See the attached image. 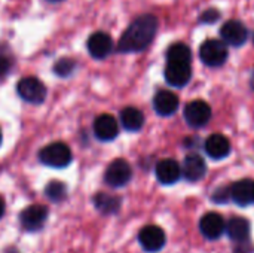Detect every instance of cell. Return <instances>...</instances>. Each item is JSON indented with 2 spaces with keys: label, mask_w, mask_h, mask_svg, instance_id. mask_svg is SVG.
Returning <instances> with one entry per match:
<instances>
[{
  "label": "cell",
  "mask_w": 254,
  "mask_h": 253,
  "mask_svg": "<svg viewBox=\"0 0 254 253\" xmlns=\"http://www.w3.org/2000/svg\"><path fill=\"white\" fill-rule=\"evenodd\" d=\"M158 30L156 16L146 13L134 19L119 39L118 51L122 54L144 51L153 40Z\"/></svg>",
  "instance_id": "1"
},
{
  "label": "cell",
  "mask_w": 254,
  "mask_h": 253,
  "mask_svg": "<svg viewBox=\"0 0 254 253\" xmlns=\"http://www.w3.org/2000/svg\"><path fill=\"white\" fill-rule=\"evenodd\" d=\"M39 160L42 164L51 167V169H65L71 160V151L70 148L63 142H54L46 145L39 152Z\"/></svg>",
  "instance_id": "2"
},
{
  "label": "cell",
  "mask_w": 254,
  "mask_h": 253,
  "mask_svg": "<svg viewBox=\"0 0 254 253\" xmlns=\"http://www.w3.org/2000/svg\"><path fill=\"white\" fill-rule=\"evenodd\" d=\"M228 46L217 39L205 40L199 48V58L208 67H220L228 60Z\"/></svg>",
  "instance_id": "3"
},
{
  "label": "cell",
  "mask_w": 254,
  "mask_h": 253,
  "mask_svg": "<svg viewBox=\"0 0 254 253\" xmlns=\"http://www.w3.org/2000/svg\"><path fill=\"white\" fill-rule=\"evenodd\" d=\"M16 91H18V95L24 101L31 103V104H40L46 98V86H45V84L40 79L34 78V76L22 78L16 85Z\"/></svg>",
  "instance_id": "4"
},
{
  "label": "cell",
  "mask_w": 254,
  "mask_h": 253,
  "mask_svg": "<svg viewBox=\"0 0 254 253\" xmlns=\"http://www.w3.org/2000/svg\"><path fill=\"white\" fill-rule=\"evenodd\" d=\"M131 177H132V169L129 163L122 158L112 161L104 171V180L112 188L125 186L131 180Z\"/></svg>",
  "instance_id": "5"
},
{
  "label": "cell",
  "mask_w": 254,
  "mask_h": 253,
  "mask_svg": "<svg viewBox=\"0 0 254 253\" xmlns=\"http://www.w3.org/2000/svg\"><path fill=\"white\" fill-rule=\"evenodd\" d=\"M46 219H48V209L42 204H31L27 209H24L19 215L21 228L30 233L42 230Z\"/></svg>",
  "instance_id": "6"
},
{
  "label": "cell",
  "mask_w": 254,
  "mask_h": 253,
  "mask_svg": "<svg viewBox=\"0 0 254 253\" xmlns=\"http://www.w3.org/2000/svg\"><path fill=\"white\" fill-rule=\"evenodd\" d=\"M113 39L110 34L104 33V31H95L89 36L88 42H86V48L88 52L91 54L92 58L95 60H104L107 58L112 51H113Z\"/></svg>",
  "instance_id": "7"
},
{
  "label": "cell",
  "mask_w": 254,
  "mask_h": 253,
  "mask_svg": "<svg viewBox=\"0 0 254 253\" xmlns=\"http://www.w3.org/2000/svg\"><path fill=\"white\" fill-rule=\"evenodd\" d=\"M220 36H222V42L225 45L241 46V45L246 43V40L249 37V30H247V27L241 21L231 19V21H226L222 25Z\"/></svg>",
  "instance_id": "8"
},
{
  "label": "cell",
  "mask_w": 254,
  "mask_h": 253,
  "mask_svg": "<svg viewBox=\"0 0 254 253\" xmlns=\"http://www.w3.org/2000/svg\"><path fill=\"white\" fill-rule=\"evenodd\" d=\"M211 118V107L204 100H193L185 107V119L190 127H204Z\"/></svg>",
  "instance_id": "9"
},
{
  "label": "cell",
  "mask_w": 254,
  "mask_h": 253,
  "mask_svg": "<svg viewBox=\"0 0 254 253\" xmlns=\"http://www.w3.org/2000/svg\"><path fill=\"white\" fill-rule=\"evenodd\" d=\"M165 233L156 225L144 227L138 234V242L146 252H158L165 246Z\"/></svg>",
  "instance_id": "10"
},
{
  "label": "cell",
  "mask_w": 254,
  "mask_h": 253,
  "mask_svg": "<svg viewBox=\"0 0 254 253\" xmlns=\"http://www.w3.org/2000/svg\"><path fill=\"white\" fill-rule=\"evenodd\" d=\"M94 134L101 142H112L119 134V124L115 116L103 113L94 121Z\"/></svg>",
  "instance_id": "11"
},
{
  "label": "cell",
  "mask_w": 254,
  "mask_h": 253,
  "mask_svg": "<svg viewBox=\"0 0 254 253\" xmlns=\"http://www.w3.org/2000/svg\"><path fill=\"white\" fill-rule=\"evenodd\" d=\"M199 230L208 240H217L226 231V222L222 215L216 212L205 213L199 221Z\"/></svg>",
  "instance_id": "12"
},
{
  "label": "cell",
  "mask_w": 254,
  "mask_h": 253,
  "mask_svg": "<svg viewBox=\"0 0 254 253\" xmlns=\"http://www.w3.org/2000/svg\"><path fill=\"white\" fill-rule=\"evenodd\" d=\"M165 81L173 85V86H185L188 85V82L192 78V69L190 64H185V63H167L165 67Z\"/></svg>",
  "instance_id": "13"
},
{
  "label": "cell",
  "mask_w": 254,
  "mask_h": 253,
  "mask_svg": "<svg viewBox=\"0 0 254 253\" xmlns=\"http://www.w3.org/2000/svg\"><path fill=\"white\" fill-rule=\"evenodd\" d=\"M207 173V164L202 157L198 154H190L185 158L183 167H182V174L189 180V182H198L201 180Z\"/></svg>",
  "instance_id": "14"
},
{
  "label": "cell",
  "mask_w": 254,
  "mask_h": 253,
  "mask_svg": "<svg viewBox=\"0 0 254 253\" xmlns=\"http://www.w3.org/2000/svg\"><path fill=\"white\" fill-rule=\"evenodd\" d=\"M153 107L161 116H171L179 109V97L173 91L161 89L153 97Z\"/></svg>",
  "instance_id": "15"
},
{
  "label": "cell",
  "mask_w": 254,
  "mask_h": 253,
  "mask_svg": "<svg viewBox=\"0 0 254 253\" xmlns=\"http://www.w3.org/2000/svg\"><path fill=\"white\" fill-rule=\"evenodd\" d=\"M155 173H156L158 180L162 185H173V183H176L180 179L182 167L179 166L177 161L167 158V160H162V161H159L156 164Z\"/></svg>",
  "instance_id": "16"
},
{
  "label": "cell",
  "mask_w": 254,
  "mask_h": 253,
  "mask_svg": "<svg viewBox=\"0 0 254 253\" xmlns=\"http://www.w3.org/2000/svg\"><path fill=\"white\" fill-rule=\"evenodd\" d=\"M231 198L238 206H249L254 203V182L250 179H241L229 188Z\"/></svg>",
  "instance_id": "17"
},
{
  "label": "cell",
  "mask_w": 254,
  "mask_h": 253,
  "mask_svg": "<svg viewBox=\"0 0 254 253\" xmlns=\"http://www.w3.org/2000/svg\"><path fill=\"white\" fill-rule=\"evenodd\" d=\"M205 152L213 160H223L231 152V142L226 136L216 133L205 140Z\"/></svg>",
  "instance_id": "18"
},
{
  "label": "cell",
  "mask_w": 254,
  "mask_h": 253,
  "mask_svg": "<svg viewBox=\"0 0 254 253\" xmlns=\"http://www.w3.org/2000/svg\"><path fill=\"white\" fill-rule=\"evenodd\" d=\"M226 233L235 243L247 242L250 237V222L244 218L235 216L226 224Z\"/></svg>",
  "instance_id": "19"
},
{
  "label": "cell",
  "mask_w": 254,
  "mask_h": 253,
  "mask_svg": "<svg viewBox=\"0 0 254 253\" xmlns=\"http://www.w3.org/2000/svg\"><path fill=\"white\" fill-rule=\"evenodd\" d=\"M121 124L127 131L135 133L144 125V115L137 107H125L121 112Z\"/></svg>",
  "instance_id": "20"
},
{
  "label": "cell",
  "mask_w": 254,
  "mask_h": 253,
  "mask_svg": "<svg viewBox=\"0 0 254 253\" xmlns=\"http://www.w3.org/2000/svg\"><path fill=\"white\" fill-rule=\"evenodd\" d=\"M94 206L103 215H115L121 209V200L115 195L100 192L94 197Z\"/></svg>",
  "instance_id": "21"
},
{
  "label": "cell",
  "mask_w": 254,
  "mask_h": 253,
  "mask_svg": "<svg viewBox=\"0 0 254 253\" xmlns=\"http://www.w3.org/2000/svg\"><path fill=\"white\" fill-rule=\"evenodd\" d=\"M192 60V51L185 43H174L167 51V61L168 63H185L190 64Z\"/></svg>",
  "instance_id": "22"
},
{
  "label": "cell",
  "mask_w": 254,
  "mask_h": 253,
  "mask_svg": "<svg viewBox=\"0 0 254 253\" xmlns=\"http://www.w3.org/2000/svg\"><path fill=\"white\" fill-rule=\"evenodd\" d=\"M45 194L46 197L54 201V203H61L65 200L67 197V186L63 183V182H58V180H52L48 183L46 189H45Z\"/></svg>",
  "instance_id": "23"
},
{
  "label": "cell",
  "mask_w": 254,
  "mask_h": 253,
  "mask_svg": "<svg viewBox=\"0 0 254 253\" xmlns=\"http://www.w3.org/2000/svg\"><path fill=\"white\" fill-rule=\"evenodd\" d=\"M76 69V61L71 58H61L54 64V73L60 78H68Z\"/></svg>",
  "instance_id": "24"
},
{
  "label": "cell",
  "mask_w": 254,
  "mask_h": 253,
  "mask_svg": "<svg viewBox=\"0 0 254 253\" xmlns=\"http://www.w3.org/2000/svg\"><path fill=\"white\" fill-rule=\"evenodd\" d=\"M10 69H12V60H10V57L0 52V79L4 78L10 72Z\"/></svg>",
  "instance_id": "25"
},
{
  "label": "cell",
  "mask_w": 254,
  "mask_h": 253,
  "mask_svg": "<svg viewBox=\"0 0 254 253\" xmlns=\"http://www.w3.org/2000/svg\"><path fill=\"white\" fill-rule=\"evenodd\" d=\"M220 13L216 9H208L201 15V22H216L219 19Z\"/></svg>",
  "instance_id": "26"
},
{
  "label": "cell",
  "mask_w": 254,
  "mask_h": 253,
  "mask_svg": "<svg viewBox=\"0 0 254 253\" xmlns=\"http://www.w3.org/2000/svg\"><path fill=\"white\" fill-rule=\"evenodd\" d=\"M229 198H231V195H229V189H226V188L217 189V191L214 192V195H213V200H214L216 203H226Z\"/></svg>",
  "instance_id": "27"
},
{
  "label": "cell",
  "mask_w": 254,
  "mask_h": 253,
  "mask_svg": "<svg viewBox=\"0 0 254 253\" xmlns=\"http://www.w3.org/2000/svg\"><path fill=\"white\" fill-rule=\"evenodd\" d=\"M4 209H6V206H4V200L0 197V219L3 218V215H4Z\"/></svg>",
  "instance_id": "28"
},
{
  "label": "cell",
  "mask_w": 254,
  "mask_h": 253,
  "mask_svg": "<svg viewBox=\"0 0 254 253\" xmlns=\"http://www.w3.org/2000/svg\"><path fill=\"white\" fill-rule=\"evenodd\" d=\"M48 1H51V3H60V1H63V0H48Z\"/></svg>",
  "instance_id": "29"
},
{
  "label": "cell",
  "mask_w": 254,
  "mask_h": 253,
  "mask_svg": "<svg viewBox=\"0 0 254 253\" xmlns=\"http://www.w3.org/2000/svg\"><path fill=\"white\" fill-rule=\"evenodd\" d=\"M252 88L254 89V75H253V78H252Z\"/></svg>",
  "instance_id": "30"
},
{
  "label": "cell",
  "mask_w": 254,
  "mask_h": 253,
  "mask_svg": "<svg viewBox=\"0 0 254 253\" xmlns=\"http://www.w3.org/2000/svg\"><path fill=\"white\" fill-rule=\"evenodd\" d=\"M0 143H1V131H0Z\"/></svg>",
  "instance_id": "31"
},
{
  "label": "cell",
  "mask_w": 254,
  "mask_h": 253,
  "mask_svg": "<svg viewBox=\"0 0 254 253\" xmlns=\"http://www.w3.org/2000/svg\"><path fill=\"white\" fill-rule=\"evenodd\" d=\"M253 43H254V36H253Z\"/></svg>",
  "instance_id": "32"
}]
</instances>
